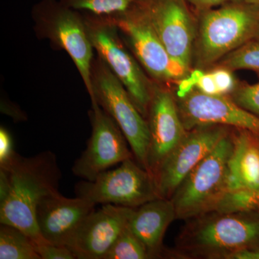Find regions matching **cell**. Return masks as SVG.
Masks as SVG:
<instances>
[{
    "label": "cell",
    "mask_w": 259,
    "mask_h": 259,
    "mask_svg": "<svg viewBox=\"0 0 259 259\" xmlns=\"http://www.w3.org/2000/svg\"><path fill=\"white\" fill-rule=\"evenodd\" d=\"M61 178L55 153L30 157L17 153L9 166L0 168V223L16 227L34 241L42 239L36 208L46 197L59 192Z\"/></svg>",
    "instance_id": "obj_1"
},
{
    "label": "cell",
    "mask_w": 259,
    "mask_h": 259,
    "mask_svg": "<svg viewBox=\"0 0 259 259\" xmlns=\"http://www.w3.org/2000/svg\"><path fill=\"white\" fill-rule=\"evenodd\" d=\"M259 241V214L204 213L187 220L177 239L175 258L229 259Z\"/></svg>",
    "instance_id": "obj_2"
},
{
    "label": "cell",
    "mask_w": 259,
    "mask_h": 259,
    "mask_svg": "<svg viewBox=\"0 0 259 259\" xmlns=\"http://www.w3.org/2000/svg\"><path fill=\"white\" fill-rule=\"evenodd\" d=\"M195 13L192 69L212 67L259 31V6L252 3L233 2Z\"/></svg>",
    "instance_id": "obj_3"
},
{
    "label": "cell",
    "mask_w": 259,
    "mask_h": 259,
    "mask_svg": "<svg viewBox=\"0 0 259 259\" xmlns=\"http://www.w3.org/2000/svg\"><path fill=\"white\" fill-rule=\"evenodd\" d=\"M31 18L37 37L49 40L56 49L69 54L93 98L91 70L95 50L83 13L59 0H40L32 7Z\"/></svg>",
    "instance_id": "obj_4"
},
{
    "label": "cell",
    "mask_w": 259,
    "mask_h": 259,
    "mask_svg": "<svg viewBox=\"0 0 259 259\" xmlns=\"http://www.w3.org/2000/svg\"><path fill=\"white\" fill-rule=\"evenodd\" d=\"M82 13L97 55L120 80L139 111L146 119L154 81L126 46L111 16Z\"/></svg>",
    "instance_id": "obj_5"
},
{
    "label": "cell",
    "mask_w": 259,
    "mask_h": 259,
    "mask_svg": "<svg viewBox=\"0 0 259 259\" xmlns=\"http://www.w3.org/2000/svg\"><path fill=\"white\" fill-rule=\"evenodd\" d=\"M232 128L175 191L171 199L177 219L187 221L211 212L228 192V162L233 148Z\"/></svg>",
    "instance_id": "obj_6"
},
{
    "label": "cell",
    "mask_w": 259,
    "mask_h": 259,
    "mask_svg": "<svg viewBox=\"0 0 259 259\" xmlns=\"http://www.w3.org/2000/svg\"><path fill=\"white\" fill-rule=\"evenodd\" d=\"M91 71V102L96 101L115 121L131 146L135 159L147 170L150 144L147 120L135 105L123 84L97 55L94 58Z\"/></svg>",
    "instance_id": "obj_7"
},
{
    "label": "cell",
    "mask_w": 259,
    "mask_h": 259,
    "mask_svg": "<svg viewBox=\"0 0 259 259\" xmlns=\"http://www.w3.org/2000/svg\"><path fill=\"white\" fill-rule=\"evenodd\" d=\"M111 17L126 46L154 82L172 86L190 74L167 52L141 0L127 11Z\"/></svg>",
    "instance_id": "obj_8"
},
{
    "label": "cell",
    "mask_w": 259,
    "mask_h": 259,
    "mask_svg": "<svg viewBox=\"0 0 259 259\" xmlns=\"http://www.w3.org/2000/svg\"><path fill=\"white\" fill-rule=\"evenodd\" d=\"M76 197L94 204L137 208L150 201L163 198L154 177L134 158L122 161L115 169L102 172L93 181L75 185Z\"/></svg>",
    "instance_id": "obj_9"
},
{
    "label": "cell",
    "mask_w": 259,
    "mask_h": 259,
    "mask_svg": "<svg viewBox=\"0 0 259 259\" xmlns=\"http://www.w3.org/2000/svg\"><path fill=\"white\" fill-rule=\"evenodd\" d=\"M155 31L171 59L190 71L197 15L187 0H141Z\"/></svg>",
    "instance_id": "obj_10"
},
{
    "label": "cell",
    "mask_w": 259,
    "mask_h": 259,
    "mask_svg": "<svg viewBox=\"0 0 259 259\" xmlns=\"http://www.w3.org/2000/svg\"><path fill=\"white\" fill-rule=\"evenodd\" d=\"M89 112L92 135L87 148L75 161L71 171L83 180L93 181L102 172L128 158H135L125 136L115 121L96 101Z\"/></svg>",
    "instance_id": "obj_11"
},
{
    "label": "cell",
    "mask_w": 259,
    "mask_h": 259,
    "mask_svg": "<svg viewBox=\"0 0 259 259\" xmlns=\"http://www.w3.org/2000/svg\"><path fill=\"white\" fill-rule=\"evenodd\" d=\"M231 128L226 125L209 124L196 126L187 131L155 176L161 197L171 199L186 177L215 148Z\"/></svg>",
    "instance_id": "obj_12"
},
{
    "label": "cell",
    "mask_w": 259,
    "mask_h": 259,
    "mask_svg": "<svg viewBox=\"0 0 259 259\" xmlns=\"http://www.w3.org/2000/svg\"><path fill=\"white\" fill-rule=\"evenodd\" d=\"M146 120L150 134L147 171L155 178L163 162L187 132L172 86L154 82Z\"/></svg>",
    "instance_id": "obj_13"
},
{
    "label": "cell",
    "mask_w": 259,
    "mask_h": 259,
    "mask_svg": "<svg viewBox=\"0 0 259 259\" xmlns=\"http://www.w3.org/2000/svg\"><path fill=\"white\" fill-rule=\"evenodd\" d=\"M175 95L187 131L211 124L259 133V117L237 105L229 95H207L194 88L182 95Z\"/></svg>",
    "instance_id": "obj_14"
},
{
    "label": "cell",
    "mask_w": 259,
    "mask_h": 259,
    "mask_svg": "<svg viewBox=\"0 0 259 259\" xmlns=\"http://www.w3.org/2000/svg\"><path fill=\"white\" fill-rule=\"evenodd\" d=\"M134 209L103 204L83 220L66 246L76 259H103L128 225Z\"/></svg>",
    "instance_id": "obj_15"
},
{
    "label": "cell",
    "mask_w": 259,
    "mask_h": 259,
    "mask_svg": "<svg viewBox=\"0 0 259 259\" xmlns=\"http://www.w3.org/2000/svg\"><path fill=\"white\" fill-rule=\"evenodd\" d=\"M95 205L81 197H65L60 192L46 197L35 212L42 238L54 244L66 246L83 220L95 210Z\"/></svg>",
    "instance_id": "obj_16"
},
{
    "label": "cell",
    "mask_w": 259,
    "mask_h": 259,
    "mask_svg": "<svg viewBox=\"0 0 259 259\" xmlns=\"http://www.w3.org/2000/svg\"><path fill=\"white\" fill-rule=\"evenodd\" d=\"M176 219L171 199L159 198L135 208L128 227L144 243L150 258H172L173 252L165 248L163 241L168 226Z\"/></svg>",
    "instance_id": "obj_17"
},
{
    "label": "cell",
    "mask_w": 259,
    "mask_h": 259,
    "mask_svg": "<svg viewBox=\"0 0 259 259\" xmlns=\"http://www.w3.org/2000/svg\"><path fill=\"white\" fill-rule=\"evenodd\" d=\"M232 135L228 191L259 188V133L233 127Z\"/></svg>",
    "instance_id": "obj_18"
},
{
    "label": "cell",
    "mask_w": 259,
    "mask_h": 259,
    "mask_svg": "<svg viewBox=\"0 0 259 259\" xmlns=\"http://www.w3.org/2000/svg\"><path fill=\"white\" fill-rule=\"evenodd\" d=\"M0 259H40L32 238L9 225L0 227Z\"/></svg>",
    "instance_id": "obj_19"
},
{
    "label": "cell",
    "mask_w": 259,
    "mask_h": 259,
    "mask_svg": "<svg viewBox=\"0 0 259 259\" xmlns=\"http://www.w3.org/2000/svg\"><path fill=\"white\" fill-rule=\"evenodd\" d=\"M214 66H222L232 71L250 70L259 76V37H253L237 48Z\"/></svg>",
    "instance_id": "obj_20"
},
{
    "label": "cell",
    "mask_w": 259,
    "mask_h": 259,
    "mask_svg": "<svg viewBox=\"0 0 259 259\" xmlns=\"http://www.w3.org/2000/svg\"><path fill=\"white\" fill-rule=\"evenodd\" d=\"M212 211L259 214V188L228 191Z\"/></svg>",
    "instance_id": "obj_21"
},
{
    "label": "cell",
    "mask_w": 259,
    "mask_h": 259,
    "mask_svg": "<svg viewBox=\"0 0 259 259\" xmlns=\"http://www.w3.org/2000/svg\"><path fill=\"white\" fill-rule=\"evenodd\" d=\"M71 9L97 16L124 13L141 0H59Z\"/></svg>",
    "instance_id": "obj_22"
},
{
    "label": "cell",
    "mask_w": 259,
    "mask_h": 259,
    "mask_svg": "<svg viewBox=\"0 0 259 259\" xmlns=\"http://www.w3.org/2000/svg\"><path fill=\"white\" fill-rule=\"evenodd\" d=\"M103 259H150L148 250L128 225L114 242Z\"/></svg>",
    "instance_id": "obj_23"
},
{
    "label": "cell",
    "mask_w": 259,
    "mask_h": 259,
    "mask_svg": "<svg viewBox=\"0 0 259 259\" xmlns=\"http://www.w3.org/2000/svg\"><path fill=\"white\" fill-rule=\"evenodd\" d=\"M229 96L242 108L259 117V82L250 84L238 81Z\"/></svg>",
    "instance_id": "obj_24"
},
{
    "label": "cell",
    "mask_w": 259,
    "mask_h": 259,
    "mask_svg": "<svg viewBox=\"0 0 259 259\" xmlns=\"http://www.w3.org/2000/svg\"><path fill=\"white\" fill-rule=\"evenodd\" d=\"M207 70L214 78L219 95H231L238 83L233 71L219 66H214Z\"/></svg>",
    "instance_id": "obj_25"
},
{
    "label": "cell",
    "mask_w": 259,
    "mask_h": 259,
    "mask_svg": "<svg viewBox=\"0 0 259 259\" xmlns=\"http://www.w3.org/2000/svg\"><path fill=\"white\" fill-rule=\"evenodd\" d=\"M35 242V248L40 259H76L66 245L54 244L44 238Z\"/></svg>",
    "instance_id": "obj_26"
},
{
    "label": "cell",
    "mask_w": 259,
    "mask_h": 259,
    "mask_svg": "<svg viewBox=\"0 0 259 259\" xmlns=\"http://www.w3.org/2000/svg\"><path fill=\"white\" fill-rule=\"evenodd\" d=\"M18 153L15 152L13 138L8 129L0 127V168L9 166Z\"/></svg>",
    "instance_id": "obj_27"
},
{
    "label": "cell",
    "mask_w": 259,
    "mask_h": 259,
    "mask_svg": "<svg viewBox=\"0 0 259 259\" xmlns=\"http://www.w3.org/2000/svg\"><path fill=\"white\" fill-rule=\"evenodd\" d=\"M195 13L217 8L227 3L233 2H243V0H187Z\"/></svg>",
    "instance_id": "obj_28"
},
{
    "label": "cell",
    "mask_w": 259,
    "mask_h": 259,
    "mask_svg": "<svg viewBox=\"0 0 259 259\" xmlns=\"http://www.w3.org/2000/svg\"><path fill=\"white\" fill-rule=\"evenodd\" d=\"M229 259H259V241L238 250L232 254Z\"/></svg>",
    "instance_id": "obj_29"
},
{
    "label": "cell",
    "mask_w": 259,
    "mask_h": 259,
    "mask_svg": "<svg viewBox=\"0 0 259 259\" xmlns=\"http://www.w3.org/2000/svg\"><path fill=\"white\" fill-rule=\"evenodd\" d=\"M243 1L246 2V3H252V4L257 5L259 6V0H243Z\"/></svg>",
    "instance_id": "obj_30"
},
{
    "label": "cell",
    "mask_w": 259,
    "mask_h": 259,
    "mask_svg": "<svg viewBox=\"0 0 259 259\" xmlns=\"http://www.w3.org/2000/svg\"><path fill=\"white\" fill-rule=\"evenodd\" d=\"M256 37H259V31L258 32V34H257Z\"/></svg>",
    "instance_id": "obj_31"
}]
</instances>
